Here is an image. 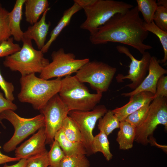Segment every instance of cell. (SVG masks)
<instances>
[{"label":"cell","mask_w":167,"mask_h":167,"mask_svg":"<svg viewBox=\"0 0 167 167\" xmlns=\"http://www.w3.org/2000/svg\"><path fill=\"white\" fill-rule=\"evenodd\" d=\"M6 119L13 126L15 131L11 139L3 145L4 151H13L19 143L40 128L45 127L44 117L42 113L34 117L26 118L20 117L14 111L5 110L0 114V121Z\"/></svg>","instance_id":"8992f818"},{"label":"cell","mask_w":167,"mask_h":167,"mask_svg":"<svg viewBox=\"0 0 167 167\" xmlns=\"http://www.w3.org/2000/svg\"><path fill=\"white\" fill-rule=\"evenodd\" d=\"M167 97H155L150 104L146 117L136 128L135 141L138 143L147 145L148 137L151 136L159 125L167 128Z\"/></svg>","instance_id":"ba28073f"},{"label":"cell","mask_w":167,"mask_h":167,"mask_svg":"<svg viewBox=\"0 0 167 167\" xmlns=\"http://www.w3.org/2000/svg\"><path fill=\"white\" fill-rule=\"evenodd\" d=\"M13 37H10L0 44V57H5L19 50L21 47L14 43Z\"/></svg>","instance_id":"d6a6232c"},{"label":"cell","mask_w":167,"mask_h":167,"mask_svg":"<svg viewBox=\"0 0 167 167\" xmlns=\"http://www.w3.org/2000/svg\"><path fill=\"white\" fill-rule=\"evenodd\" d=\"M48 153L46 151L27 158L26 167H49Z\"/></svg>","instance_id":"f546056e"},{"label":"cell","mask_w":167,"mask_h":167,"mask_svg":"<svg viewBox=\"0 0 167 167\" xmlns=\"http://www.w3.org/2000/svg\"><path fill=\"white\" fill-rule=\"evenodd\" d=\"M51 57L52 62L44 69L40 74V78L49 80L70 75L90 61L88 58L76 59L74 54L66 53L62 48L53 51Z\"/></svg>","instance_id":"9c48e42d"},{"label":"cell","mask_w":167,"mask_h":167,"mask_svg":"<svg viewBox=\"0 0 167 167\" xmlns=\"http://www.w3.org/2000/svg\"><path fill=\"white\" fill-rule=\"evenodd\" d=\"M44 117L46 144L50 145L56 133L61 128L69 111L58 93L53 96L40 110Z\"/></svg>","instance_id":"30bf717a"},{"label":"cell","mask_w":167,"mask_h":167,"mask_svg":"<svg viewBox=\"0 0 167 167\" xmlns=\"http://www.w3.org/2000/svg\"><path fill=\"white\" fill-rule=\"evenodd\" d=\"M74 2V3L70 7L64 11L62 16L51 32L49 40L41 50L43 54L48 52L52 44L56 40L62 30L69 25L73 15L82 9V7L78 4L75 2Z\"/></svg>","instance_id":"e0dca14e"},{"label":"cell","mask_w":167,"mask_h":167,"mask_svg":"<svg viewBox=\"0 0 167 167\" xmlns=\"http://www.w3.org/2000/svg\"><path fill=\"white\" fill-rule=\"evenodd\" d=\"M0 87L3 91L5 98L11 101L15 100L13 94L14 87L12 83L8 82L4 79L1 72L0 69Z\"/></svg>","instance_id":"836d02e7"},{"label":"cell","mask_w":167,"mask_h":167,"mask_svg":"<svg viewBox=\"0 0 167 167\" xmlns=\"http://www.w3.org/2000/svg\"><path fill=\"white\" fill-rule=\"evenodd\" d=\"M24 4L26 21L32 25L49 8V3L47 0H25Z\"/></svg>","instance_id":"d6986e66"},{"label":"cell","mask_w":167,"mask_h":167,"mask_svg":"<svg viewBox=\"0 0 167 167\" xmlns=\"http://www.w3.org/2000/svg\"><path fill=\"white\" fill-rule=\"evenodd\" d=\"M84 155H65L60 167H89V162Z\"/></svg>","instance_id":"4316f807"},{"label":"cell","mask_w":167,"mask_h":167,"mask_svg":"<svg viewBox=\"0 0 167 167\" xmlns=\"http://www.w3.org/2000/svg\"><path fill=\"white\" fill-rule=\"evenodd\" d=\"M9 13L0 4V44L11 36L9 25Z\"/></svg>","instance_id":"83f0119b"},{"label":"cell","mask_w":167,"mask_h":167,"mask_svg":"<svg viewBox=\"0 0 167 167\" xmlns=\"http://www.w3.org/2000/svg\"><path fill=\"white\" fill-rule=\"evenodd\" d=\"M46 140L45 129L43 127L15 149V157L20 159H27L47 151L45 147Z\"/></svg>","instance_id":"5bb4252c"},{"label":"cell","mask_w":167,"mask_h":167,"mask_svg":"<svg viewBox=\"0 0 167 167\" xmlns=\"http://www.w3.org/2000/svg\"><path fill=\"white\" fill-rule=\"evenodd\" d=\"M58 94L71 110L86 111L93 109L100 101L102 93H91L84 83L75 76L68 75L61 79Z\"/></svg>","instance_id":"277c9868"},{"label":"cell","mask_w":167,"mask_h":167,"mask_svg":"<svg viewBox=\"0 0 167 167\" xmlns=\"http://www.w3.org/2000/svg\"><path fill=\"white\" fill-rule=\"evenodd\" d=\"M61 128L68 139L74 142L83 143L79 130L74 121L68 116L63 121Z\"/></svg>","instance_id":"cb8c5ba5"},{"label":"cell","mask_w":167,"mask_h":167,"mask_svg":"<svg viewBox=\"0 0 167 167\" xmlns=\"http://www.w3.org/2000/svg\"><path fill=\"white\" fill-rule=\"evenodd\" d=\"M20 49L5 57L4 66L11 71L19 72L22 76L38 73L40 74L49 63L41 50L33 47L32 41L23 39Z\"/></svg>","instance_id":"5b68a950"},{"label":"cell","mask_w":167,"mask_h":167,"mask_svg":"<svg viewBox=\"0 0 167 167\" xmlns=\"http://www.w3.org/2000/svg\"><path fill=\"white\" fill-rule=\"evenodd\" d=\"M116 48L118 52L124 54L131 60L128 75H124L121 74H118L116 77L117 80L118 82H121L124 79H130L131 83L126 86L134 90L141 83L145 78L148 70L152 56L149 52L145 51L142 54L141 59L138 60L133 56L127 47L118 45Z\"/></svg>","instance_id":"7c38bea8"},{"label":"cell","mask_w":167,"mask_h":167,"mask_svg":"<svg viewBox=\"0 0 167 167\" xmlns=\"http://www.w3.org/2000/svg\"><path fill=\"white\" fill-rule=\"evenodd\" d=\"M153 21L160 29L167 32V8L158 6L154 15Z\"/></svg>","instance_id":"1f68e13d"},{"label":"cell","mask_w":167,"mask_h":167,"mask_svg":"<svg viewBox=\"0 0 167 167\" xmlns=\"http://www.w3.org/2000/svg\"><path fill=\"white\" fill-rule=\"evenodd\" d=\"M119 128L116 141L119 144V149L127 150L131 148L135 139L136 127L124 121L120 122Z\"/></svg>","instance_id":"44dd1931"},{"label":"cell","mask_w":167,"mask_h":167,"mask_svg":"<svg viewBox=\"0 0 167 167\" xmlns=\"http://www.w3.org/2000/svg\"><path fill=\"white\" fill-rule=\"evenodd\" d=\"M50 145V150L48 153L49 166L60 167L61 163L65 155L56 140H54Z\"/></svg>","instance_id":"f1b7e54d"},{"label":"cell","mask_w":167,"mask_h":167,"mask_svg":"<svg viewBox=\"0 0 167 167\" xmlns=\"http://www.w3.org/2000/svg\"><path fill=\"white\" fill-rule=\"evenodd\" d=\"M54 140L58 143L65 155H86L88 154L83 143H75L68 139L61 128L55 134Z\"/></svg>","instance_id":"ffe728a7"},{"label":"cell","mask_w":167,"mask_h":167,"mask_svg":"<svg viewBox=\"0 0 167 167\" xmlns=\"http://www.w3.org/2000/svg\"><path fill=\"white\" fill-rule=\"evenodd\" d=\"M98 152H101L108 161L110 160L113 157V154L110 150L108 136L101 131L94 136L91 147V153H95Z\"/></svg>","instance_id":"7402d4cb"},{"label":"cell","mask_w":167,"mask_h":167,"mask_svg":"<svg viewBox=\"0 0 167 167\" xmlns=\"http://www.w3.org/2000/svg\"><path fill=\"white\" fill-rule=\"evenodd\" d=\"M25 0H16L12 11L9 13L10 27L14 40L19 42L23 39L24 32L20 27L22 9Z\"/></svg>","instance_id":"ac0fdd59"},{"label":"cell","mask_w":167,"mask_h":167,"mask_svg":"<svg viewBox=\"0 0 167 167\" xmlns=\"http://www.w3.org/2000/svg\"><path fill=\"white\" fill-rule=\"evenodd\" d=\"M49 167H50V166H49Z\"/></svg>","instance_id":"ab89813d"},{"label":"cell","mask_w":167,"mask_h":167,"mask_svg":"<svg viewBox=\"0 0 167 167\" xmlns=\"http://www.w3.org/2000/svg\"><path fill=\"white\" fill-rule=\"evenodd\" d=\"M149 107L150 105L142 107L129 115L125 121L137 127L146 117Z\"/></svg>","instance_id":"4dcf8cb0"},{"label":"cell","mask_w":167,"mask_h":167,"mask_svg":"<svg viewBox=\"0 0 167 167\" xmlns=\"http://www.w3.org/2000/svg\"><path fill=\"white\" fill-rule=\"evenodd\" d=\"M143 26L147 31L153 33L159 39L164 53V57L160 62L165 64L167 60V32L160 29L155 24L153 21L150 24H147L144 21Z\"/></svg>","instance_id":"484cf974"},{"label":"cell","mask_w":167,"mask_h":167,"mask_svg":"<svg viewBox=\"0 0 167 167\" xmlns=\"http://www.w3.org/2000/svg\"><path fill=\"white\" fill-rule=\"evenodd\" d=\"M107 111L105 105H100L89 111L71 110L69 112L68 116L74 121L80 130L88 154L91 153V147L94 137L93 131L96 123Z\"/></svg>","instance_id":"8fae6325"},{"label":"cell","mask_w":167,"mask_h":167,"mask_svg":"<svg viewBox=\"0 0 167 167\" xmlns=\"http://www.w3.org/2000/svg\"><path fill=\"white\" fill-rule=\"evenodd\" d=\"M151 92H143L130 96L129 102L123 106L112 110L120 122L125 121L130 114L142 107L149 105L155 98Z\"/></svg>","instance_id":"9a60e30c"},{"label":"cell","mask_w":167,"mask_h":167,"mask_svg":"<svg viewBox=\"0 0 167 167\" xmlns=\"http://www.w3.org/2000/svg\"><path fill=\"white\" fill-rule=\"evenodd\" d=\"M61 79L46 80L37 77L35 74L22 76L20 78V90L18 94L19 101L31 104L40 110L59 92Z\"/></svg>","instance_id":"3957f363"},{"label":"cell","mask_w":167,"mask_h":167,"mask_svg":"<svg viewBox=\"0 0 167 167\" xmlns=\"http://www.w3.org/2000/svg\"><path fill=\"white\" fill-rule=\"evenodd\" d=\"M117 69L101 61H89L82 66L75 75L80 82L88 83L96 92L107 91Z\"/></svg>","instance_id":"52a82bcc"},{"label":"cell","mask_w":167,"mask_h":167,"mask_svg":"<svg viewBox=\"0 0 167 167\" xmlns=\"http://www.w3.org/2000/svg\"><path fill=\"white\" fill-rule=\"evenodd\" d=\"M17 109V105L12 101L4 98L3 94L0 92V114L6 110L14 111Z\"/></svg>","instance_id":"d590c367"},{"label":"cell","mask_w":167,"mask_h":167,"mask_svg":"<svg viewBox=\"0 0 167 167\" xmlns=\"http://www.w3.org/2000/svg\"><path fill=\"white\" fill-rule=\"evenodd\" d=\"M156 2L158 6H161L167 8V0H159Z\"/></svg>","instance_id":"f35d334b"},{"label":"cell","mask_w":167,"mask_h":167,"mask_svg":"<svg viewBox=\"0 0 167 167\" xmlns=\"http://www.w3.org/2000/svg\"><path fill=\"white\" fill-rule=\"evenodd\" d=\"M139 11L142 15L144 21L150 24L153 21L154 15L157 7L155 0H136Z\"/></svg>","instance_id":"d4e9b609"},{"label":"cell","mask_w":167,"mask_h":167,"mask_svg":"<svg viewBox=\"0 0 167 167\" xmlns=\"http://www.w3.org/2000/svg\"><path fill=\"white\" fill-rule=\"evenodd\" d=\"M20 159L16 157H11L3 154L0 151V164L10 162L19 161Z\"/></svg>","instance_id":"8d00e7d4"},{"label":"cell","mask_w":167,"mask_h":167,"mask_svg":"<svg viewBox=\"0 0 167 167\" xmlns=\"http://www.w3.org/2000/svg\"><path fill=\"white\" fill-rule=\"evenodd\" d=\"M27 159H21L17 163L11 165H8L6 164L2 167H26Z\"/></svg>","instance_id":"74e56055"},{"label":"cell","mask_w":167,"mask_h":167,"mask_svg":"<svg viewBox=\"0 0 167 167\" xmlns=\"http://www.w3.org/2000/svg\"><path fill=\"white\" fill-rule=\"evenodd\" d=\"M50 9L49 7L45 11L39 21L29 26L27 30L24 32L23 39L31 41L33 40L39 50L43 47L46 43L50 26V23H46V18Z\"/></svg>","instance_id":"2e32d148"},{"label":"cell","mask_w":167,"mask_h":167,"mask_svg":"<svg viewBox=\"0 0 167 167\" xmlns=\"http://www.w3.org/2000/svg\"><path fill=\"white\" fill-rule=\"evenodd\" d=\"M98 129L108 136L115 129L119 128L120 122L112 110H108L98 120Z\"/></svg>","instance_id":"603a6c76"},{"label":"cell","mask_w":167,"mask_h":167,"mask_svg":"<svg viewBox=\"0 0 167 167\" xmlns=\"http://www.w3.org/2000/svg\"><path fill=\"white\" fill-rule=\"evenodd\" d=\"M143 22L136 6L125 13L115 15L90 35V41L95 45L119 43L132 47L142 54L152 48L143 43L149 35Z\"/></svg>","instance_id":"6da1fadb"},{"label":"cell","mask_w":167,"mask_h":167,"mask_svg":"<svg viewBox=\"0 0 167 167\" xmlns=\"http://www.w3.org/2000/svg\"><path fill=\"white\" fill-rule=\"evenodd\" d=\"M155 97H167V76L164 75L159 78L156 84Z\"/></svg>","instance_id":"e575fe53"},{"label":"cell","mask_w":167,"mask_h":167,"mask_svg":"<svg viewBox=\"0 0 167 167\" xmlns=\"http://www.w3.org/2000/svg\"><path fill=\"white\" fill-rule=\"evenodd\" d=\"M84 11L86 19L80 26L88 31L90 35L95 33L115 15L124 13L133 8L132 5L122 1L113 0H74Z\"/></svg>","instance_id":"7a4b0ae2"},{"label":"cell","mask_w":167,"mask_h":167,"mask_svg":"<svg viewBox=\"0 0 167 167\" xmlns=\"http://www.w3.org/2000/svg\"><path fill=\"white\" fill-rule=\"evenodd\" d=\"M160 61L155 56H152L150 60L148 74L141 83L132 91L123 93L122 95L125 97L131 96L143 92L152 93L154 95L156 92L157 81L160 77L167 73V70L160 64Z\"/></svg>","instance_id":"4fadbf2b"}]
</instances>
